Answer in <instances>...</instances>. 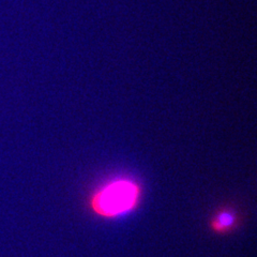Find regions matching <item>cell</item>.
Here are the masks:
<instances>
[{
    "instance_id": "cell-2",
    "label": "cell",
    "mask_w": 257,
    "mask_h": 257,
    "mask_svg": "<svg viewBox=\"0 0 257 257\" xmlns=\"http://www.w3.org/2000/svg\"><path fill=\"white\" fill-rule=\"evenodd\" d=\"M235 222L236 218L234 213L230 211H221L213 218L211 222V226L213 230L218 232H223L229 230L232 227V225L235 224Z\"/></svg>"
},
{
    "instance_id": "cell-1",
    "label": "cell",
    "mask_w": 257,
    "mask_h": 257,
    "mask_svg": "<svg viewBox=\"0 0 257 257\" xmlns=\"http://www.w3.org/2000/svg\"><path fill=\"white\" fill-rule=\"evenodd\" d=\"M141 187L135 180L119 178L111 180L94 192L90 208L104 219H116L132 212L139 206Z\"/></svg>"
}]
</instances>
